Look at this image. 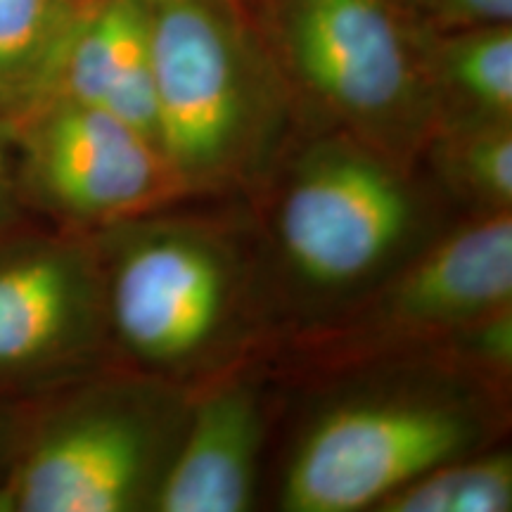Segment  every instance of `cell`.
<instances>
[{"instance_id": "cell-1", "label": "cell", "mask_w": 512, "mask_h": 512, "mask_svg": "<svg viewBox=\"0 0 512 512\" xmlns=\"http://www.w3.org/2000/svg\"><path fill=\"white\" fill-rule=\"evenodd\" d=\"M278 29L292 72L337 117L373 138L418 131L432 62L392 0H283Z\"/></svg>"}, {"instance_id": "cell-2", "label": "cell", "mask_w": 512, "mask_h": 512, "mask_svg": "<svg viewBox=\"0 0 512 512\" xmlns=\"http://www.w3.org/2000/svg\"><path fill=\"white\" fill-rule=\"evenodd\" d=\"M157 143L178 181L238 162L254 117V79L221 0H147Z\"/></svg>"}, {"instance_id": "cell-3", "label": "cell", "mask_w": 512, "mask_h": 512, "mask_svg": "<svg viewBox=\"0 0 512 512\" xmlns=\"http://www.w3.org/2000/svg\"><path fill=\"white\" fill-rule=\"evenodd\" d=\"M472 437V422L446 403H351L306 434L287 470L283 503L294 512L377 508L425 472L458 460Z\"/></svg>"}, {"instance_id": "cell-4", "label": "cell", "mask_w": 512, "mask_h": 512, "mask_svg": "<svg viewBox=\"0 0 512 512\" xmlns=\"http://www.w3.org/2000/svg\"><path fill=\"white\" fill-rule=\"evenodd\" d=\"M415 202L370 150L328 145L294 174L280 207V245L304 283L339 290L366 280L406 245Z\"/></svg>"}, {"instance_id": "cell-5", "label": "cell", "mask_w": 512, "mask_h": 512, "mask_svg": "<svg viewBox=\"0 0 512 512\" xmlns=\"http://www.w3.org/2000/svg\"><path fill=\"white\" fill-rule=\"evenodd\" d=\"M230 285L228 261L214 242L181 230L140 235L112 278L121 342L157 366L190 361L219 337Z\"/></svg>"}, {"instance_id": "cell-6", "label": "cell", "mask_w": 512, "mask_h": 512, "mask_svg": "<svg viewBox=\"0 0 512 512\" xmlns=\"http://www.w3.org/2000/svg\"><path fill=\"white\" fill-rule=\"evenodd\" d=\"M34 162L48 195L81 216L143 211L181 183L143 133L64 98H57L38 126Z\"/></svg>"}, {"instance_id": "cell-7", "label": "cell", "mask_w": 512, "mask_h": 512, "mask_svg": "<svg viewBox=\"0 0 512 512\" xmlns=\"http://www.w3.org/2000/svg\"><path fill=\"white\" fill-rule=\"evenodd\" d=\"M150 458V427L136 415H86L48 437L27 460L17 484V510H128L143 489Z\"/></svg>"}, {"instance_id": "cell-8", "label": "cell", "mask_w": 512, "mask_h": 512, "mask_svg": "<svg viewBox=\"0 0 512 512\" xmlns=\"http://www.w3.org/2000/svg\"><path fill=\"white\" fill-rule=\"evenodd\" d=\"M512 299L510 209L439 242L396 280L389 318L408 328L475 325Z\"/></svg>"}, {"instance_id": "cell-9", "label": "cell", "mask_w": 512, "mask_h": 512, "mask_svg": "<svg viewBox=\"0 0 512 512\" xmlns=\"http://www.w3.org/2000/svg\"><path fill=\"white\" fill-rule=\"evenodd\" d=\"M55 93L112 114L159 147L147 0L88 5L64 53Z\"/></svg>"}, {"instance_id": "cell-10", "label": "cell", "mask_w": 512, "mask_h": 512, "mask_svg": "<svg viewBox=\"0 0 512 512\" xmlns=\"http://www.w3.org/2000/svg\"><path fill=\"white\" fill-rule=\"evenodd\" d=\"M264 422L254 394L228 387L197 406L181 451L159 484L162 512H242L254 494Z\"/></svg>"}, {"instance_id": "cell-11", "label": "cell", "mask_w": 512, "mask_h": 512, "mask_svg": "<svg viewBox=\"0 0 512 512\" xmlns=\"http://www.w3.org/2000/svg\"><path fill=\"white\" fill-rule=\"evenodd\" d=\"M86 285L72 259L36 252L0 266V370L27 368L67 342Z\"/></svg>"}, {"instance_id": "cell-12", "label": "cell", "mask_w": 512, "mask_h": 512, "mask_svg": "<svg viewBox=\"0 0 512 512\" xmlns=\"http://www.w3.org/2000/svg\"><path fill=\"white\" fill-rule=\"evenodd\" d=\"M88 0H0V110H22L55 91Z\"/></svg>"}, {"instance_id": "cell-13", "label": "cell", "mask_w": 512, "mask_h": 512, "mask_svg": "<svg viewBox=\"0 0 512 512\" xmlns=\"http://www.w3.org/2000/svg\"><path fill=\"white\" fill-rule=\"evenodd\" d=\"M434 81L451 88L477 119H510L512 114V31L510 24L470 27L432 55Z\"/></svg>"}, {"instance_id": "cell-14", "label": "cell", "mask_w": 512, "mask_h": 512, "mask_svg": "<svg viewBox=\"0 0 512 512\" xmlns=\"http://www.w3.org/2000/svg\"><path fill=\"white\" fill-rule=\"evenodd\" d=\"M437 166L444 181L494 214L512 204L510 119H477L441 138Z\"/></svg>"}, {"instance_id": "cell-15", "label": "cell", "mask_w": 512, "mask_h": 512, "mask_svg": "<svg viewBox=\"0 0 512 512\" xmlns=\"http://www.w3.org/2000/svg\"><path fill=\"white\" fill-rule=\"evenodd\" d=\"M512 508V463L498 453L463 463V477L453 512H505Z\"/></svg>"}, {"instance_id": "cell-16", "label": "cell", "mask_w": 512, "mask_h": 512, "mask_svg": "<svg viewBox=\"0 0 512 512\" xmlns=\"http://www.w3.org/2000/svg\"><path fill=\"white\" fill-rule=\"evenodd\" d=\"M441 22L456 27H491L510 24L512 0H420Z\"/></svg>"}]
</instances>
